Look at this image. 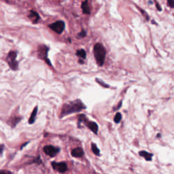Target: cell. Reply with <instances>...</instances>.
<instances>
[{
    "instance_id": "11",
    "label": "cell",
    "mask_w": 174,
    "mask_h": 174,
    "mask_svg": "<svg viewBox=\"0 0 174 174\" xmlns=\"http://www.w3.org/2000/svg\"><path fill=\"white\" fill-rule=\"evenodd\" d=\"M88 127L92 130L95 134H97L98 132V126L95 122H88L87 123Z\"/></svg>"
},
{
    "instance_id": "6",
    "label": "cell",
    "mask_w": 174,
    "mask_h": 174,
    "mask_svg": "<svg viewBox=\"0 0 174 174\" xmlns=\"http://www.w3.org/2000/svg\"><path fill=\"white\" fill-rule=\"evenodd\" d=\"M44 152L50 157H54L59 152L60 149L52 146H46L43 148Z\"/></svg>"
},
{
    "instance_id": "15",
    "label": "cell",
    "mask_w": 174,
    "mask_h": 174,
    "mask_svg": "<svg viewBox=\"0 0 174 174\" xmlns=\"http://www.w3.org/2000/svg\"><path fill=\"white\" fill-rule=\"evenodd\" d=\"M76 55L82 58V59H85L86 56H87V53H86V51L84 49H81V50H78L76 51Z\"/></svg>"
},
{
    "instance_id": "22",
    "label": "cell",
    "mask_w": 174,
    "mask_h": 174,
    "mask_svg": "<svg viewBox=\"0 0 174 174\" xmlns=\"http://www.w3.org/2000/svg\"><path fill=\"white\" fill-rule=\"evenodd\" d=\"M156 9H157L158 11H161L162 10L161 7L160 6V5H159L158 3H156Z\"/></svg>"
},
{
    "instance_id": "14",
    "label": "cell",
    "mask_w": 174,
    "mask_h": 174,
    "mask_svg": "<svg viewBox=\"0 0 174 174\" xmlns=\"http://www.w3.org/2000/svg\"><path fill=\"white\" fill-rule=\"evenodd\" d=\"M37 109H38V107L36 106V107H35L34 110H33L31 116H30L29 120V124H33L35 122V119H36V114H37Z\"/></svg>"
},
{
    "instance_id": "2",
    "label": "cell",
    "mask_w": 174,
    "mask_h": 174,
    "mask_svg": "<svg viewBox=\"0 0 174 174\" xmlns=\"http://www.w3.org/2000/svg\"><path fill=\"white\" fill-rule=\"evenodd\" d=\"M93 53L97 65L101 67L103 65L106 56V50L105 47L100 43L96 44L94 46Z\"/></svg>"
},
{
    "instance_id": "7",
    "label": "cell",
    "mask_w": 174,
    "mask_h": 174,
    "mask_svg": "<svg viewBox=\"0 0 174 174\" xmlns=\"http://www.w3.org/2000/svg\"><path fill=\"white\" fill-rule=\"evenodd\" d=\"M52 168L57 171L58 172L60 173H64L65 171H67V165L64 162H52Z\"/></svg>"
},
{
    "instance_id": "3",
    "label": "cell",
    "mask_w": 174,
    "mask_h": 174,
    "mask_svg": "<svg viewBox=\"0 0 174 174\" xmlns=\"http://www.w3.org/2000/svg\"><path fill=\"white\" fill-rule=\"evenodd\" d=\"M16 56L17 54L15 51H10L7 56V62L12 70H17L19 67V63L16 61Z\"/></svg>"
},
{
    "instance_id": "13",
    "label": "cell",
    "mask_w": 174,
    "mask_h": 174,
    "mask_svg": "<svg viewBox=\"0 0 174 174\" xmlns=\"http://www.w3.org/2000/svg\"><path fill=\"white\" fill-rule=\"evenodd\" d=\"M20 120H21V118H19V117L11 118L8 121V124H9V125H10L12 127H14L20 122Z\"/></svg>"
},
{
    "instance_id": "18",
    "label": "cell",
    "mask_w": 174,
    "mask_h": 174,
    "mask_svg": "<svg viewBox=\"0 0 174 174\" xmlns=\"http://www.w3.org/2000/svg\"><path fill=\"white\" fill-rule=\"evenodd\" d=\"M78 36L80 37H86V36H87V31H84V30H82V31H80V32L78 33Z\"/></svg>"
},
{
    "instance_id": "10",
    "label": "cell",
    "mask_w": 174,
    "mask_h": 174,
    "mask_svg": "<svg viewBox=\"0 0 174 174\" xmlns=\"http://www.w3.org/2000/svg\"><path fill=\"white\" fill-rule=\"evenodd\" d=\"M81 8L82 9V12H83L84 14H91V9H90L89 6H88V0H85L82 3Z\"/></svg>"
},
{
    "instance_id": "5",
    "label": "cell",
    "mask_w": 174,
    "mask_h": 174,
    "mask_svg": "<svg viewBox=\"0 0 174 174\" xmlns=\"http://www.w3.org/2000/svg\"><path fill=\"white\" fill-rule=\"evenodd\" d=\"M48 27L51 29L52 31L56 32V33L61 34L65 29V24L63 20H57L52 24H50L48 25Z\"/></svg>"
},
{
    "instance_id": "20",
    "label": "cell",
    "mask_w": 174,
    "mask_h": 174,
    "mask_svg": "<svg viewBox=\"0 0 174 174\" xmlns=\"http://www.w3.org/2000/svg\"><path fill=\"white\" fill-rule=\"evenodd\" d=\"M96 81H97L99 84H101V86H103V87H106V88H108V87H109L108 85H107L106 84H105L104 82H103L101 80H100L99 79H98V78H96Z\"/></svg>"
},
{
    "instance_id": "17",
    "label": "cell",
    "mask_w": 174,
    "mask_h": 174,
    "mask_svg": "<svg viewBox=\"0 0 174 174\" xmlns=\"http://www.w3.org/2000/svg\"><path fill=\"white\" fill-rule=\"evenodd\" d=\"M121 118H122V115H121V114L118 112V113L116 114L115 117H114V122H115L116 123H120V121L121 120Z\"/></svg>"
},
{
    "instance_id": "21",
    "label": "cell",
    "mask_w": 174,
    "mask_h": 174,
    "mask_svg": "<svg viewBox=\"0 0 174 174\" xmlns=\"http://www.w3.org/2000/svg\"><path fill=\"white\" fill-rule=\"evenodd\" d=\"M167 4L170 8H174V0H167Z\"/></svg>"
},
{
    "instance_id": "1",
    "label": "cell",
    "mask_w": 174,
    "mask_h": 174,
    "mask_svg": "<svg viewBox=\"0 0 174 174\" xmlns=\"http://www.w3.org/2000/svg\"><path fill=\"white\" fill-rule=\"evenodd\" d=\"M85 108L86 107L80 100H75L74 101L63 105L61 114V117L62 118L64 116H67L70 114L80 112L81 110Z\"/></svg>"
},
{
    "instance_id": "23",
    "label": "cell",
    "mask_w": 174,
    "mask_h": 174,
    "mask_svg": "<svg viewBox=\"0 0 174 174\" xmlns=\"http://www.w3.org/2000/svg\"><path fill=\"white\" fill-rule=\"evenodd\" d=\"M1 174H10L9 171H6L1 170Z\"/></svg>"
},
{
    "instance_id": "8",
    "label": "cell",
    "mask_w": 174,
    "mask_h": 174,
    "mask_svg": "<svg viewBox=\"0 0 174 174\" xmlns=\"http://www.w3.org/2000/svg\"><path fill=\"white\" fill-rule=\"evenodd\" d=\"M29 18L31 19L32 23L33 24H36L38 23V21L40 20V15L39 14L37 13L36 11L34 10H31L30 12V14L29 15Z\"/></svg>"
},
{
    "instance_id": "9",
    "label": "cell",
    "mask_w": 174,
    "mask_h": 174,
    "mask_svg": "<svg viewBox=\"0 0 174 174\" xmlns=\"http://www.w3.org/2000/svg\"><path fill=\"white\" fill-rule=\"evenodd\" d=\"M84 154V150L81 148H76L72 150L71 151V155L76 158H80V157L83 156Z\"/></svg>"
},
{
    "instance_id": "24",
    "label": "cell",
    "mask_w": 174,
    "mask_h": 174,
    "mask_svg": "<svg viewBox=\"0 0 174 174\" xmlns=\"http://www.w3.org/2000/svg\"><path fill=\"white\" fill-rule=\"evenodd\" d=\"M3 148H4V145L2 144V145H1V154L2 152H3Z\"/></svg>"
},
{
    "instance_id": "16",
    "label": "cell",
    "mask_w": 174,
    "mask_h": 174,
    "mask_svg": "<svg viewBox=\"0 0 174 174\" xmlns=\"http://www.w3.org/2000/svg\"><path fill=\"white\" fill-rule=\"evenodd\" d=\"M91 149L92 151L93 152V153L97 156H99L100 154V151L99 148L97 147V146L95 144V143H92V146H91Z\"/></svg>"
},
{
    "instance_id": "4",
    "label": "cell",
    "mask_w": 174,
    "mask_h": 174,
    "mask_svg": "<svg viewBox=\"0 0 174 174\" xmlns=\"http://www.w3.org/2000/svg\"><path fill=\"white\" fill-rule=\"evenodd\" d=\"M49 50V48L45 46V45H40L38 46V49H37V52H38V56L40 59H44V61H46V62L50 66H51V63L49 59H48V52Z\"/></svg>"
},
{
    "instance_id": "12",
    "label": "cell",
    "mask_w": 174,
    "mask_h": 174,
    "mask_svg": "<svg viewBox=\"0 0 174 174\" xmlns=\"http://www.w3.org/2000/svg\"><path fill=\"white\" fill-rule=\"evenodd\" d=\"M139 155L141 156H142L143 157L146 161H150L151 160H152V156H153V154H151V153H149V152H146V151H141V152H139Z\"/></svg>"
},
{
    "instance_id": "25",
    "label": "cell",
    "mask_w": 174,
    "mask_h": 174,
    "mask_svg": "<svg viewBox=\"0 0 174 174\" xmlns=\"http://www.w3.org/2000/svg\"><path fill=\"white\" fill-rule=\"evenodd\" d=\"M79 62H80V63H84V62H83V61H81V59H80V61H79Z\"/></svg>"
},
{
    "instance_id": "19",
    "label": "cell",
    "mask_w": 174,
    "mask_h": 174,
    "mask_svg": "<svg viewBox=\"0 0 174 174\" xmlns=\"http://www.w3.org/2000/svg\"><path fill=\"white\" fill-rule=\"evenodd\" d=\"M140 10H141V12H142V14H143V16H144V17L146 18V20H149L150 18H149V16H148V14L146 12H145V11H144L143 10H142V9H141Z\"/></svg>"
}]
</instances>
